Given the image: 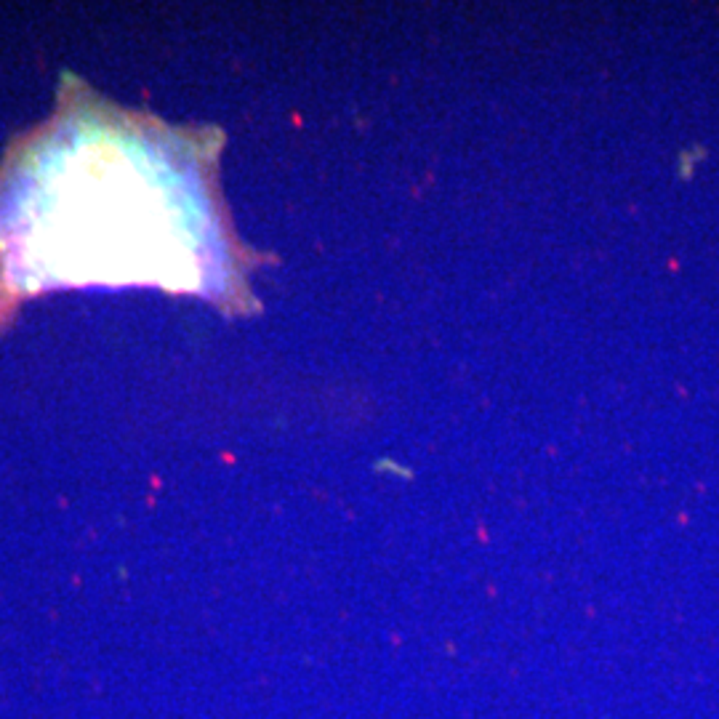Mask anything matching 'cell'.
I'll use <instances>...</instances> for the list:
<instances>
[{"label": "cell", "instance_id": "obj_1", "mask_svg": "<svg viewBox=\"0 0 719 719\" xmlns=\"http://www.w3.org/2000/svg\"><path fill=\"white\" fill-rule=\"evenodd\" d=\"M0 264L17 293L141 282L229 304L242 288L208 158L112 112L56 120L11 165Z\"/></svg>", "mask_w": 719, "mask_h": 719}]
</instances>
